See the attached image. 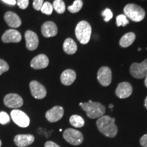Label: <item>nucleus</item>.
<instances>
[{
	"mask_svg": "<svg viewBox=\"0 0 147 147\" xmlns=\"http://www.w3.org/2000/svg\"><path fill=\"white\" fill-rule=\"evenodd\" d=\"M96 124L99 131L108 138L115 137L118 132V129L115 125V119L109 116H102L97 119Z\"/></svg>",
	"mask_w": 147,
	"mask_h": 147,
	"instance_id": "f257e3e1",
	"label": "nucleus"
},
{
	"mask_svg": "<svg viewBox=\"0 0 147 147\" xmlns=\"http://www.w3.org/2000/svg\"><path fill=\"white\" fill-rule=\"evenodd\" d=\"M79 105L86 112L87 116L90 119L100 118L105 114V106L99 102H94L89 100L86 103L80 102Z\"/></svg>",
	"mask_w": 147,
	"mask_h": 147,
	"instance_id": "f03ea898",
	"label": "nucleus"
},
{
	"mask_svg": "<svg viewBox=\"0 0 147 147\" xmlns=\"http://www.w3.org/2000/svg\"><path fill=\"white\" fill-rule=\"evenodd\" d=\"M91 27L89 23L85 21H82L77 24L75 29V34L80 43L86 45L91 38Z\"/></svg>",
	"mask_w": 147,
	"mask_h": 147,
	"instance_id": "7ed1b4c3",
	"label": "nucleus"
},
{
	"mask_svg": "<svg viewBox=\"0 0 147 147\" xmlns=\"http://www.w3.org/2000/svg\"><path fill=\"white\" fill-rule=\"evenodd\" d=\"M123 11L127 18L134 22L142 21L145 17V11L144 9L134 3H129L126 5Z\"/></svg>",
	"mask_w": 147,
	"mask_h": 147,
	"instance_id": "20e7f679",
	"label": "nucleus"
},
{
	"mask_svg": "<svg viewBox=\"0 0 147 147\" xmlns=\"http://www.w3.org/2000/svg\"><path fill=\"white\" fill-rule=\"evenodd\" d=\"M63 138L72 145H80L83 142V135L80 131L74 129L68 128L63 131Z\"/></svg>",
	"mask_w": 147,
	"mask_h": 147,
	"instance_id": "39448f33",
	"label": "nucleus"
},
{
	"mask_svg": "<svg viewBox=\"0 0 147 147\" xmlns=\"http://www.w3.org/2000/svg\"><path fill=\"white\" fill-rule=\"evenodd\" d=\"M11 118L14 123L21 127H27L30 123V119L24 112L20 110H13L10 113Z\"/></svg>",
	"mask_w": 147,
	"mask_h": 147,
	"instance_id": "423d86ee",
	"label": "nucleus"
},
{
	"mask_svg": "<svg viewBox=\"0 0 147 147\" xmlns=\"http://www.w3.org/2000/svg\"><path fill=\"white\" fill-rule=\"evenodd\" d=\"M130 74L134 78L142 79L145 78L147 74V59L142 63H134L130 66Z\"/></svg>",
	"mask_w": 147,
	"mask_h": 147,
	"instance_id": "0eeeda50",
	"label": "nucleus"
},
{
	"mask_svg": "<svg viewBox=\"0 0 147 147\" xmlns=\"http://www.w3.org/2000/svg\"><path fill=\"white\" fill-rule=\"evenodd\" d=\"M3 104L8 108H18L23 105V100L19 95L9 93L4 97Z\"/></svg>",
	"mask_w": 147,
	"mask_h": 147,
	"instance_id": "6e6552de",
	"label": "nucleus"
},
{
	"mask_svg": "<svg viewBox=\"0 0 147 147\" xmlns=\"http://www.w3.org/2000/svg\"><path fill=\"white\" fill-rule=\"evenodd\" d=\"M31 93L34 98L38 100H42L45 98L47 95V90L46 88L36 80H33L29 84Z\"/></svg>",
	"mask_w": 147,
	"mask_h": 147,
	"instance_id": "1a4fd4ad",
	"label": "nucleus"
},
{
	"mask_svg": "<svg viewBox=\"0 0 147 147\" xmlns=\"http://www.w3.org/2000/svg\"><path fill=\"white\" fill-rule=\"evenodd\" d=\"M97 80L104 87H108L112 82V71L109 67H102L97 72Z\"/></svg>",
	"mask_w": 147,
	"mask_h": 147,
	"instance_id": "9d476101",
	"label": "nucleus"
},
{
	"mask_svg": "<svg viewBox=\"0 0 147 147\" xmlns=\"http://www.w3.org/2000/svg\"><path fill=\"white\" fill-rule=\"evenodd\" d=\"M21 33L13 29H10L5 31L1 37V40L4 43H18L21 42Z\"/></svg>",
	"mask_w": 147,
	"mask_h": 147,
	"instance_id": "9b49d317",
	"label": "nucleus"
},
{
	"mask_svg": "<svg viewBox=\"0 0 147 147\" xmlns=\"http://www.w3.org/2000/svg\"><path fill=\"white\" fill-rule=\"evenodd\" d=\"M64 110L61 106H56L48 110L46 113L45 117L49 122L55 123L59 121L63 117Z\"/></svg>",
	"mask_w": 147,
	"mask_h": 147,
	"instance_id": "f8f14e48",
	"label": "nucleus"
},
{
	"mask_svg": "<svg viewBox=\"0 0 147 147\" xmlns=\"http://www.w3.org/2000/svg\"><path fill=\"white\" fill-rule=\"evenodd\" d=\"M133 88L131 84L127 82H123L118 84L115 91L116 95L121 99H125L129 97L131 95Z\"/></svg>",
	"mask_w": 147,
	"mask_h": 147,
	"instance_id": "ddd939ff",
	"label": "nucleus"
},
{
	"mask_svg": "<svg viewBox=\"0 0 147 147\" xmlns=\"http://www.w3.org/2000/svg\"><path fill=\"white\" fill-rule=\"evenodd\" d=\"M26 41V47L29 51H34L38 48L39 45V39L36 33L31 30H27L25 34Z\"/></svg>",
	"mask_w": 147,
	"mask_h": 147,
	"instance_id": "4468645a",
	"label": "nucleus"
},
{
	"mask_svg": "<svg viewBox=\"0 0 147 147\" xmlns=\"http://www.w3.org/2000/svg\"><path fill=\"white\" fill-rule=\"evenodd\" d=\"M35 138L32 134H18L14 137V142L18 147H26L33 144Z\"/></svg>",
	"mask_w": 147,
	"mask_h": 147,
	"instance_id": "2eb2a0df",
	"label": "nucleus"
},
{
	"mask_svg": "<svg viewBox=\"0 0 147 147\" xmlns=\"http://www.w3.org/2000/svg\"><path fill=\"white\" fill-rule=\"evenodd\" d=\"M49 59L47 55L40 54L33 58L31 61V67L35 69H44L49 65Z\"/></svg>",
	"mask_w": 147,
	"mask_h": 147,
	"instance_id": "dca6fc26",
	"label": "nucleus"
},
{
	"mask_svg": "<svg viewBox=\"0 0 147 147\" xmlns=\"http://www.w3.org/2000/svg\"><path fill=\"white\" fill-rule=\"evenodd\" d=\"M41 32L44 37L51 38V37H54L57 34L58 29L54 22L47 21L42 25Z\"/></svg>",
	"mask_w": 147,
	"mask_h": 147,
	"instance_id": "f3484780",
	"label": "nucleus"
},
{
	"mask_svg": "<svg viewBox=\"0 0 147 147\" xmlns=\"http://www.w3.org/2000/svg\"><path fill=\"white\" fill-rule=\"evenodd\" d=\"M4 20L9 27L12 28H17L21 25V20L16 13L13 12H5L4 14Z\"/></svg>",
	"mask_w": 147,
	"mask_h": 147,
	"instance_id": "a211bd4d",
	"label": "nucleus"
},
{
	"mask_svg": "<svg viewBox=\"0 0 147 147\" xmlns=\"http://www.w3.org/2000/svg\"><path fill=\"white\" fill-rule=\"evenodd\" d=\"M76 78V74L73 69H66L61 75V82L64 85L69 86L75 81Z\"/></svg>",
	"mask_w": 147,
	"mask_h": 147,
	"instance_id": "6ab92c4d",
	"label": "nucleus"
},
{
	"mask_svg": "<svg viewBox=\"0 0 147 147\" xmlns=\"http://www.w3.org/2000/svg\"><path fill=\"white\" fill-rule=\"evenodd\" d=\"M136 35L133 32H129L122 36L119 41V45L121 47L127 48L131 46L135 41Z\"/></svg>",
	"mask_w": 147,
	"mask_h": 147,
	"instance_id": "aec40b11",
	"label": "nucleus"
},
{
	"mask_svg": "<svg viewBox=\"0 0 147 147\" xmlns=\"http://www.w3.org/2000/svg\"><path fill=\"white\" fill-rule=\"evenodd\" d=\"M63 48L65 53L68 55L74 54L76 52L77 49H78L76 42L74 41V40L71 38H67L64 41Z\"/></svg>",
	"mask_w": 147,
	"mask_h": 147,
	"instance_id": "412c9836",
	"label": "nucleus"
},
{
	"mask_svg": "<svg viewBox=\"0 0 147 147\" xmlns=\"http://www.w3.org/2000/svg\"><path fill=\"white\" fill-rule=\"evenodd\" d=\"M69 123L71 125L76 128L82 127L84 125V121L82 117L79 115H72L69 118Z\"/></svg>",
	"mask_w": 147,
	"mask_h": 147,
	"instance_id": "4be33fe9",
	"label": "nucleus"
},
{
	"mask_svg": "<svg viewBox=\"0 0 147 147\" xmlns=\"http://www.w3.org/2000/svg\"><path fill=\"white\" fill-rule=\"evenodd\" d=\"M53 7L58 14H63L65 11V5L63 0H55Z\"/></svg>",
	"mask_w": 147,
	"mask_h": 147,
	"instance_id": "5701e85b",
	"label": "nucleus"
},
{
	"mask_svg": "<svg viewBox=\"0 0 147 147\" xmlns=\"http://www.w3.org/2000/svg\"><path fill=\"white\" fill-rule=\"evenodd\" d=\"M83 5V1L82 0H75L71 5L67 7V10L71 13H76L81 10Z\"/></svg>",
	"mask_w": 147,
	"mask_h": 147,
	"instance_id": "b1692460",
	"label": "nucleus"
},
{
	"mask_svg": "<svg viewBox=\"0 0 147 147\" xmlns=\"http://www.w3.org/2000/svg\"><path fill=\"white\" fill-rule=\"evenodd\" d=\"M40 10H41L42 13L47 14V15H51V14L53 13V5L51 4V3L47 1V2L43 3V5H42Z\"/></svg>",
	"mask_w": 147,
	"mask_h": 147,
	"instance_id": "393cba45",
	"label": "nucleus"
},
{
	"mask_svg": "<svg viewBox=\"0 0 147 147\" xmlns=\"http://www.w3.org/2000/svg\"><path fill=\"white\" fill-rule=\"evenodd\" d=\"M116 22H117V25L118 27L125 26L129 23L127 18L125 14H120V15L117 16V18H116Z\"/></svg>",
	"mask_w": 147,
	"mask_h": 147,
	"instance_id": "a878e982",
	"label": "nucleus"
},
{
	"mask_svg": "<svg viewBox=\"0 0 147 147\" xmlns=\"http://www.w3.org/2000/svg\"><path fill=\"white\" fill-rule=\"evenodd\" d=\"M10 121V118L9 115L5 112H0V123L1 125H5Z\"/></svg>",
	"mask_w": 147,
	"mask_h": 147,
	"instance_id": "bb28decb",
	"label": "nucleus"
},
{
	"mask_svg": "<svg viewBox=\"0 0 147 147\" xmlns=\"http://www.w3.org/2000/svg\"><path fill=\"white\" fill-rule=\"evenodd\" d=\"M102 16L104 17V20L105 22H108L113 18V14L112 11L109 8H106L102 12Z\"/></svg>",
	"mask_w": 147,
	"mask_h": 147,
	"instance_id": "cd10ccee",
	"label": "nucleus"
},
{
	"mask_svg": "<svg viewBox=\"0 0 147 147\" xmlns=\"http://www.w3.org/2000/svg\"><path fill=\"white\" fill-rule=\"evenodd\" d=\"M9 68H10V67H9L7 62L0 59V76L3 73L5 72V71H8L9 70Z\"/></svg>",
	"mask_w": 147,
	"mask_h": 147,
	"instance_id": "c85d7f7f",
	"label": "nucleus"
},
{
	"mask_svg": "<svg viewBox=\"0 0 147 147\" xmlns=\"http://www.w3.org/2000/svg\"><path fill=\"white\" fill-rule=\"evenodd\" d=\"M18 6L22 10L26 9L29 5V0H16Z\"/></svg>",
	"mask_w": 147,
	"mask_h": 147,
	"instance_id": "c756f323",
	"label": "nucleus"
},
{
	"mask_svg": "<svg viewBox=\"0 0 147 147\" xmlns=\"http://www.w3.org/2000/svg\"><path fill=\"white\" fill-rule=\"evenodd\" d=\"M44 3V0H34L33 7L36 10H40L42 5Z\"/></svg>",
	"mask_w": 147,
	"mask_h": 147,
	"instance_id": "7c9ffc66",
	"label": "nucleus"
},
{
	"mask_svg": "<svg viewBox=\"0 0 147 147\" xmlns=\"http://www.w3.org/2000/svg\"><path fill=\"white\" fill-rule=\"evenodd\" d=\"M140 143L143 147H147V134H144L140 140Z\"/></svg>",
	"mask_w": 147,
	"mask_h": 147,
	"instance_id": "2f4dec72",
	"label": "nucleus"
},
{
	"mask_svg": "<svg viewBox=\"0 0 147 147\" xmlns=\"http://www.w3.org/2000/svg\"><path fill=\"white\" fill-rule=\"evenodd\" d=\"M45 147H60L58 144H57L56 143L54 142H52V141H47V142L45 143Z\"/></svg>",
	"mask_w": 147,
	"mask_h": 147,
	"instance_id": "473e14b6",
	"label": "nucleus"
},
{
	"mask_svg": "<svg viewBox=\"0 0 147 147\" xmlns=\"http://www.w3.org/2000/svg\"><path fill=\"white\" fill-rule=\"evenodd\" d=\"M1 1L5 3H7V4L12 5H14L16 3V0H1Z\"/></svg>",
	"mask_w": 147,
	"mask_h": 147,
	"instance_id": "72a5a7b5",
	"label": "nucleus"
},
{
	"mask_svg": "<svg viewBox=\"0 0 147 147\" xmlns=\"http://www.w3.org/2000/svg\"><path fill=\"white\" fill-rule=\"evenodd\" d=\"M144 84H145V86L147 87V74L146 75V76H145V80H144Z\"/></svg>",
	"mask_w": 147,
	"mask_h": 147,
	"instance_id": "f704fd0d",
	"label": "nucleus"
},
{
	"mask_svg": "<svg viewBox=\"0 0 147 147\" xmlns=\"http://www.w3.org/2000/svg\"><path fill=\"white\" fill-rule=\"evenodd\" d=\"M144 106L146 107V108L147 109V96H146V99H145V100H144Z\"/></svg>",
	"mask_w": 147,
	"mask_h": 147,
	"instance_id": "c9c22d12",
	"label": "nucleus"
},
{
	"mask_svg": "<svg viewBox=\"0 0 147 147\" xmlns=\"http://www.w3.org/2000/svg\"><path fill=\"white\" fill-rule=\"evenodd\" d=\"M109 108H111V109H113V104H110V105H109Z\"/></svg>",
	"mask_w": 147,
	"mask_h": 147,
	"instance_id": "e433bc0d",
	"label": "nucleus"
},
{
	"mask_svg": "<svg viewBox=\"0 0 147 147\" xmlns=\"http://www.w3.org/2000/svg\"><path fill=\"white\" fill-rule=\"evenodd\" d=\"M1 146V140H0V147Z\"/></svg>",
	"mask_w": 147,
	"mask_h": 147,
	"instance_id": "4c0bfd02",
	"label": "nucleus"
},
{
	"mask_svg": "<svg viewBox=\"0 0 147 147\" xmlns=\"http://www.w3.org/2000/svg\"><path fill=\"white\" fill-rule=\"evenodd\" d=\"M138 51H141V49H140V48H139V49H138Z\"/></svg>",
	"mask_w": 147,
	"mask_h": 147,
	"instance_id": "58836bf2",
	"label": "nucleus"
}]
</instances>
